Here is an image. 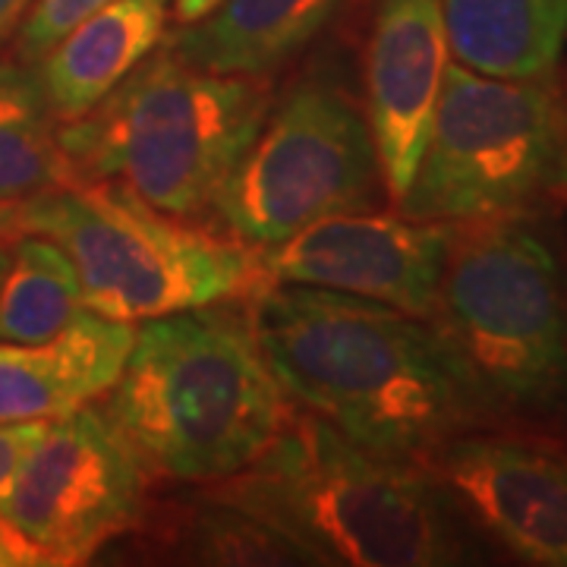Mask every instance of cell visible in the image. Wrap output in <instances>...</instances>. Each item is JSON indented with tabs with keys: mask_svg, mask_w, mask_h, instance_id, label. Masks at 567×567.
Returning <instances> with one entry per match:
<instances>
[{
	"mask_svg": "<svg viewBox=\"0 0 567 567\" xmlns=\"http://www.w3.org/2000/svg\"><path fill=\"white\" fill-rule=\"evenodd\" d=\"M205 498L262 520L306 565L442 567L476 555L464 511L429 464L375 454L300 406Z\"/></svg>",
	"mask_w": 567,
	"mask_h": 567,
	"instance_id": "cell-2",
	"label": "cell"
},
{
	"mask_svg": "<svg viewBox=\"0 0 567 567\" xmlns=\"http://www.w3.org/2000/svg\"><path fill=\"white\" fill-rule=\"evenodd\" d=\"M0 565H10V561H7V551H3V546H0Z\"/></svg>",
	"mask_w": 567,
	"mask_h": 567,
	"instance_id": "cell-26",
	"label": "cell"
},
{
	"mask_svg": "<svg viewBox=\"0 0 567 567\" xmlns=\"http://www.w3.org/2000/svg\"><path fill=\"white\" fill-rule=\"evenodd\" d=\"M271 107L259 76L215 73L152 51L80 121L61 123L80 181H114L174 218L205 212Z\"/></svg>",
	"mask_w": 567,
	"mask_h": 567,
	"instance_id": "cell-4",
	"label": "cell"
},
{
	"mask_svg": "<svg viewBox=\"0 0 567 567\" xmlns=\"http://www.w3.org/2000/svg\"><path fill=\"white\" fill-rule=\"evenodd\" d=\"M63 155L61 121L44 95L35 63L0 61V203H25L76 183Z\"/></svg>",
	"mask_w": 567,
	"mask_h": 567,
	"instance_id": "cell-17",
	"label": "cell"
},
{
	"mask_svg": "<svg viewBox=\"0 0 567 567\" xmlns=\"http://www.w3.org/2000/svg\"><path fill=\"white\" fill-rule=\"evenodd\" d=\"M22 234V215L20 203H0V237L13 240Z\"/></svg>",
	"mask_w": 567,
	"mask_h": 567,
	"instance_id": "cell-24",
	"label": "cell"
},
{
	"mask_svg": "<svg viewBox=\"0 0 567 567\" xmlns=\"http://www.w3.org/2000/svg\"><path fill=\"white\" fill-rule=\"evenodd\" d=\"M22 234L61 246L85 306L140 324L218 300H252L265 275L256 246L158 212L114 181H76L20 203Z\"/></svg>",
	"mask_w": 567,
	"mask_h": 567,
	"instance_id": "cell-7",
	"label": "cell"
},
{
	"mask_svg": "<svg viewBox=\"0 0 567 567\" xmlns=\"http://www.w3.org/2000/svg\"><path fill=\"white\" fill-rule=\"evenodd\" d=\"M382 189L363 104L334 73H312L271 102L208 208L230 237L265 249L322 218L372 208Z\"/></svg>",
	"mask_w": 567,
	"mask_h": 567,
	"instance_id": "cell-8",
	"label": "cell"
},
{
	"mask_svg": "<svg viewBox=\"0 0 567 567\" xmlns=\"http://www.w3.org/2000/svg\"><path fill=\"white\" fill-rule=\"evenodd\" d=\"M565 104H567V80H565Z\"/></svg>",
	"mask_w": 567,
	"mask_h": 567,
	"instance_id": "cell-27",
	"label": "cell"
},
{
	"mask_svg": "<svg viewBox=\"0 0 567 567\" xmlns=\"http://www.w3.org/2000/svg\"><path fill=\"white\" fill-rule=\"evenodd\" d=\"M442 0H379L365 41V121L391 203L423 155L451 63Z\"/></svg>",
	"mask_w": 567,
	"mask_h": 567,
	"instance_id": "cell-12",
	"label": "cell"
},
{
	"mask_svg": "<svg viewBox=\"0 0 567 567\" xmlns=\"http://www.w3.org/2000/svg\"><path fill=\"white\" fill-rule=\"evenodd\" d=\"M51 420H25V423H0V507L20 476L25 457L35 451Z\"/></svg>",
	"mask_w": 567,
	"mask_h": 567,
	"instance_id": "cell-21",
	"label": "cell"
},
{
	"mask_svg": "<svg viewBox=\"0 0 567 567\" xmlns=\"http://www.w3.org/2000/svg\"><path fill=\"white\" fill-rule=\"evenodd\" d=\"M104 3L111 0H32L17 29V58L25 63L41 61L70 29L102 10Z\"/></svg>",
	"mask_w": 567,
	"mask_h": 567,
	"instance_id": "cell-20",
	"label": "cell"
},
{
	"mask_svg": "<svg viewBox=\"0 0 567 567\" xmlns=\"http://www.w3.org/2000/svg\"><path fill=\"white\" fill-rule=\"evenodd\" d=\"M7 262H10V240L0 237V284H3V275H7Z\"/></svg>",
	"mask_w": 567,
	"mask_h": 567,
	"instance_id": "cell-25",
	"label": "cell"
},
{
	"mask_svg": "<svg viewBox=\"0 0 567 567\" xmlns=\"http://www.w3.org/2000/svg\"><path fill=\"white\" fill-rule=\"evenodd\" d=\"M136 324L85 309L39 344L0 341V423L58 420L102 401L121 375Z\"/></svg>",
	"mask_w": 567,
	"mask_h": 567,
	"instance_id": "cell-13",
	"label": "cell"
},
{
	"mask_svg": "<svg viewBox=\"0 0 567 567\" xmlns=\"http://www.w3.org/2000/svg\"><path fill=\"white\" fill-rule=\"evenodd\" d=\"M344 0H221L208 17L167 35L186 63L265 80L322 32Z\"/></svg>",
	"mask_w": 567,
	"mask_h": 567,
	"instance_id": "cell-15",
	"label": "cell"
},
{
	"mask_svg": "<svg viewBox=\"0 0 567 567\" xmlns=\"http://www.w3.org/2000/svg\"><path fill=\"white\" fill-rule=\"evenodd\" d=\"M186 561L212 567L246 565H306L303 555L281 539L262 520L249 517L237 507L205 498L186 527Z\"/></svg>",
	"mask_w": 567,
	"mask_h": 567,
	"instance_id": "cell-19",
	"label": "cell"
},
{
	"mask_svg": "<svg viewBox=\"0 0 567 567\" xmlns=\"http://www.w3.org/2000/svg\"><path fill=\"white\" fill-rule=\"evenodd\" d=\"M171 22V0H111L70 29L35 61L44 95L61 123L80 121L114 92L152 51Z\"/></svg>",
	"mask_w": 567,
	"mask_h": 567,
	"instance_id": "cell-14",
	"label": "cell"
},
{
	"mask_svg": "<svg viewBox=\"0 0 567 567\" xmlns=\"http://www.w3.org/2000/svg\"><path fill=\"white\" fill-rule=\"evenodd\" d=\"M429 470L466 520L539 567H567V451L543 439L466 432Z\"/></svg>",
	"mask_w": 567,
	"mask_h": 567,
	"instance_id": "cell-11",
	"label": "cell"
},
{
	"mask_svg": "<svg viewBox=\"0 0 567 567\" xmlns=\"http://www.w3.org/2000/svg\"><path fill=\"white\" fill-rule=\"evenodd\" d=\"M221 0H171V25L181 29V25H193L203 17H208Z\"/></svg>",
	"mask_w": 567,
	"mask_h": 567,
	"instance_id": "cell-22",
	"label": "cell"
},
{
	"mask_svg": "<svg viewBox=\"0 0 567 567\" xmlns=\"http://www.w3.org/2000/svg\"><path fill=\"white\" fill-rule=\"evenodd\" d=\"M432 324L495 416L567 410V271L533 221L454 227Z\"/></svg>",
	"mask_w": 567,
	"mask_h": 567,
	"instance_id": "cell-6",
	"label": "cell"
},
{
	"mask_svg": "<svg viewBox=\"0 0 567 567\" xmlns=\"http://www.w3.org/2000/svg\"><path fill=\"white\" fill-rule=\"evenodd\" d=\"M148 473L102 406L51 420L0 507L10 567L89 565L140 527Z\"/></svg>",
	"mask_w": 567,
	"mask_h": 567,
	"instance_id": "cell-9",
	"label": "cell"
},
{
	"mask_svg": "<svg viewBox=\"0 0 567 567\" xmlns=\"http://www.w3.org/2000/svg\"><path fill=\"white\" fill-rule=\"evenodd\" d=\"M567 208V104L555 76L511 80L447 63L416 174L413 221H539Z\"/></svg>",
	"mask_w": 567,
	"mask_h": 567,
	"instance_id": "cell-5",
	"label": "cell"
},
{
	"mask_svg": "<svg viewBox=\"0 0 567 567\" xmlns=\"http://www.w3.org/2000/svg\"><path fill=\"white\" fill-rule=\"evenodd\" d=\"M454 227L347 212L259 249L268 284H306L394 306L432 322Z\"/></svg>",
	"mask_w": 567,
	"mask_h": 567,
	"instance_id": "cell-10",
	"label": "cell"
},
{
	"mask_svg": "<svg viewBox=\"0 0 567 567\" xmlns=\"http://www.w3.org/2000/svg\"><path fill=\"white\" fill-rule=\"evenodd\" d=\"M249 312L287 401L375 454L429 464L451 439L495 420L425 319L306 284H265Z\"/></svg>",
	"mask_w": 567,
	"mask_h": 567,
	"instance_id": "cell-1",
	"label": "cell"
},
{
	"mask_svg": "<svg viewBox=\"0 0 567 567\" xmlns=\"http://www.w3.org/2000/svg\"><path fill=\"white\" fill-rule=\"evenodd\" d=\"M454 61L476 73L548 80L567 41V0H442Z\"/></svg>",
	"mask_w": 567,
	"mask_h": 567,
	"instance_id": "cell-16",
	"label": "cell"
},
{
	"mask_svg": "<svg viewBox=\"0 0 567 567\" xmlns=\"http://www.w3.org/2000/svg\"><path fill=\"white\" fill-rule=\"evenodd\" d=\"M29 7H32V0H0V44L20 29Z\"/></svg>",
	"mask_w": 567,
	"mask_h": 567,
	"instance_id": "cell-23",
	"label": "cell"
},
{
	"mask_svg": "<svg viewBox=\"0 0 567 567\" xmlns=\"http://www.w3.org/2000/svg\"><path fill=\"white\" fill-rule=\"evenodd\" d=\"M85 309L80 271L61 246L41 234L10 240V262L0 284V341H48Z\"/></svg>",
	"mask_w": 567,
	"mask_h": 567,
	"instance_id": "cell-18",
	"label": "cell"
},
{
	"mask_svg": "<svg viewBox=\"0 0 567 567\" xmlns=\"http://www.w3.org/2000/svg\"><path fill=\"white\" fill-rule=\"evenodd\" d=\"M102 404L148 476L183 483H218L244 470L293 406L265 363L249 300L136 324Z\"/></svg>",
	"mask_w": 567,
	"mask_h": 567,
	"instance_id": "cell-3",
	"label": "cell"
}]
</instances>
